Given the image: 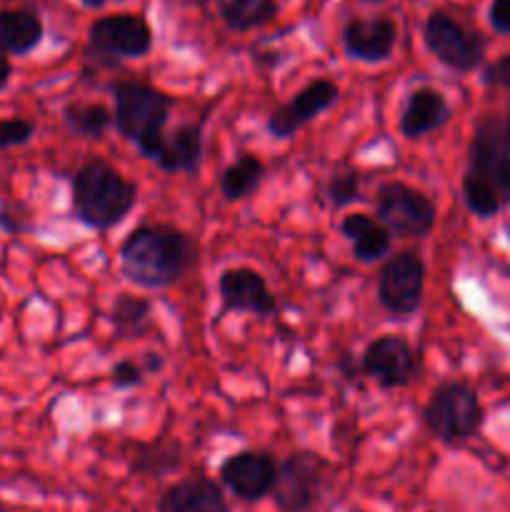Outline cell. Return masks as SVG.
<instances>
[{
	"instance_id": "obj_13",
	"label": "cell",
	"mask_w": 510,
	"mask_h": 512,
	"mask_svg": "<svg viewBox=\"0 0 510 512\" xmlns=\"http://www.w3.org/2000/svg\"><path fill=\"white\" fill-rule=\"evenodd\" d=\"M218 293L223 308L230 313H250L268 318L278 310V300L270 293L268 283L253 268H228L218 278Z\"/></svg>"
},
{
	"instance_id": "obj_17",
	"label": "cell",
	"mask_w": 510,
	"mask_h": 512,
	"mask_svg": "<svg viewBox=\"0 0 510 512\" xmlns=\"http://www.w3.org/2000/svg\"><path fill=\"white\" fill-rule=\"evenodd\" d=\"M158 512H230L223 490L208 478L180 480L163 493Z\"/></svg>"
},
{
	"instance_id": "obj_16",
	"label": "cell",
	"mask_w": 510,
	"mask_h": 512,
	"mask_svg": "<svg viewBox=\"0 0 510 512\" xmlns=\"http://www.w3.org/2000/svg\"><path fill=\"white\" fill-rule=\"evenodd\" d=\"M450 120V105L445 95L435 88H418L408 95L403 115H400V133L410 140L435 133Z\"/></svg>"
},
{
	"instance_id": "obj_8",
	"label": "cell",
	"mask_w": 510,
	"mask_h": 512,
	"mask_svg": "<svg viewBox=\"0 0 510 512\" xmlns=\"http://www.w3.org/2000/svg\"><path fill=\"white\" fill-rule=\"evenodd\" d=\"M425 263L413 250L393 255L378 275V300L393 318L415 315L423 303Z\"/></svg>"
},
{
	"instance_id": "obj_32",
	"label": "cell",
	"mask_w": 510,
	"mask_h": 512,
	"mask_svg": "<svg viewBox=\"0 0 510 512\" xmlns=\"http://www.w3.org/2000/svg\"><path fill=\"white\" fill-rule=\"evenodd\" d=\"M85 5H90V8H100V5H105V3H110V0H83Z\"/></svg>"
},
{
	"instance_id": "obj_19",
	"label": "cell",
	"mask_w": 510,
	"mask_h": 512,
	"mask_svg": "<svg viewBox=\"0 0 510 512\" xmlns=\"http://www.w3.org/2000/svg\"><path fill=\"white\" fill-rule=\"evenodd\" d=\"M203 158V130L200 125H180L165 135L155 163L165 173H195Z\"/></svg>"
},
{
	"instance_id": "obj_6",
	"label": "cell",
	"mask_w": 510,
	"mask_h": 512,
	"mask_svg": "<svg viewBox=\"0 0 510 512\" xmlns=\"http://www.w3.org/2000/svg\"><path fill=\"white\" fill-rule=\"evenodd\" d=\"M375 215L398 238H425L435 228V205L405 183H383L375 193Z\"/></svg>"
},
{
	"instance_id": "obj_28",
	"label": "cell",
	"mask_w": 510,
	"mask_h": 512,
	"mask_svg": "<svg viewBox=\"0 0 510 512\" xmlns=\"http://www.w3.org/2000/svg\"><path fill=\"white\" fill-rule=\"evenodd\" d=\"M483 85L485 88H510V53L485 65Z\"/></svg>"
},
{
	"instance_id": "obj_12",
	"label": "cell",
	"mask_w": 510,
	"mask_h": 512,
	"mask_svg": "<svg viewBox=\"0 0 510 512\" xmlns=\"http://www.w3.org/2000/svg\"><path fill=\"white\" fill-rule=\"evenodd\" d=\"M275 473H278L275 460L268 453H258V450L235 453L220 465L223 483L228 485L235 498L245 500V503L265 498L273 490Z\"/></svg>"
},
{
	"instance_id": "obj_2",
	"label": "cell",
	"mask_w": 510,
	"mask_h": 512,
	"mask_svg": "<svg viewBox=\"0 0 510 512\" xmlns=\"http://www.w3.org/2000/svg\"><path fill=\"white\" fill-rule=\"evenodd\" d=\"M138 203V185L105 160L93 158L73 178V213L93 230L115 228Z\"/></svg>"
},
{
	"instance_id": "obj_5",
	"label": "cell",
	"mask_w": 510,
	"mask_h": 512,
	"mask_svg": "<svg viewBox=\"0 0 510 512\" xmlns=\"http://www.w3.org/2000/svg\"><path fill=\"white\" fill-rule=\"evenodd\" d=\"M465 173L488 185L498 195L500 205L510 208V140L505 133L503 118L485 115L478 120L468 148V170Z\"/></svg>"
},
{
	"instance_id": "obj_7",
	"label": "cell",
	"mask_w": 510,
	"mask_h": 512,
	"mask_svg": "<svg viewBox=\"0 0 510 512\" xmlns=\"http://www.w3.org/2000/svg\"><path fill=\"white\" fill-rule=\"evenodd\" d=\"M425 45L430 53L455 73H473L485 60V40L475 30L463 28L443 10L425 20Z\"/></svg>"
},
{
	"instance_id": "obj_29",
	"label": "cell",
	"mask_w": 510,
	"mask_h": 512,
	"mask_svg": "<svg viewBox=\"0 0 510 512\" xmlns=\"http://www.w3.org/2000/svg\"><path fill=\"white\" fill-rule=\"evenodd\" d=\"M488 18L495 33L510 35V0H493Z\"/></svg>"
},
{
	"instance_id": "obj_1",
	"label": "cell",
	"mask_w": 510,
	"mask_h": 512,
	"mask_svg": "<svg viewBox=\"0 0 510 512\" xmlns=\"http://www.w3.org/2000/svg\"><path fill=\"white\" fill-rule=\"evenodd\" d=\"M198 263V245L173 225L135 228L120 245V270L140 288H168Z\"/></svg>"
},
{
	"instance_id": "obj_30",
	"label": "cell",
	"mask_w": 510,
	"mask_h": 512,
	"mask_svg": "<svg viewBox=\"0 0 510 512\" xmlns=\"http://www.w3.org/2000/svg\"><path fill=\"white\" fill-rule=\"evenodd\" d=\"M140 365H143L145 373H158V370L163 368V358H160L158 353H148V355H145V360H143V363H140Z\"/></svg>"
},
{
	"instance_id": "obj_20",
	"label": "cell",
	"mask_w": 510,
	"mask_h": 512,
	"mask_svg": "<svg viewBox=\"0 0 510 512\" xmlns=\"http://www.w3.org/2000/svg\"><path fill=\"white\" fill-rule=\"evenodd\" d=\"M43 38V23L30 10H0V53H30Z\"/></svg>"
},
{
	"instance_id": "obj_31",
	"label": "cell",
	"mask_w": 510,
	"mask_h": 512,
	"mask_svg": "<svg viewBox=\"0 0 510 512\" xmlns=\"http://www.w3.org/2000/svg\"><path fill=\"white\" fill-rule=\"evenodd\" d=\"M10 60L5 58L3 53H0V90L5 88V85H8V80H10Z\"/></svg>"
},
{
	"instance_id": "obj_26",
	"label": "cell",
	"mask_w": 510,
	"mask_h": 512,
	"mask_svg": "<svg viewBox=\"0 0 510 512\" xmlns=\"http://www.w3.org/2000/svg\"><path fill=\"white\" fill-rule=\"evenodd\" d=\"M33 138V123L25 118H3L0 120V150L15 148Z\"/></svg>"
},
{
	"instance_id": "obj_21",
	"label": "cell",
	"mask_w": 510,
	"mask_h": 512,
	"mask_svg": "<svg viewBox=\"0 0 510 512\" xmlns=\"http://www.w3.org/2000/svg\"><path fill=\"white\" fill-rule=\"evenodd\" d=\"M153 305L150 300L140 298V295L120 293L115 298L113 310H110V323L115 328V338L133 340L143 338L150 328H153Z\"/></svg>"
},
{
	"instance_id": "obj_11",
	"label": "cell",
	"mask_w": 510,
	"mask_h": 512,
	"mask_svg": "<svg viewBox=\"0 0 510 512\" xmlns=\"http://www.w3.org/2000/svg\"><path fill=\"white\" fill-rule=\"evenodd\" d=\"M338 100V85L328 78L313 80V83L305 85L303 90L290 98V103L280 105L270 113L268 118V133L275 140H288L303 128L305 123H310L313 118H318L320 113L330 108V105Z\"/></svg>"
},
{
	"instance_id": "obj_3",
	"label": "cell",
	"mask_w": 510,
	"mask_h": 512,
	"mask_svg": "<svg viewBox=\"0 0 510 512\" xmlns=\"http://www.w3.org/2000/svg\"><path fill=\"white\" fill-rule=\"evenodd\" d=\"M115 113L113 123L123 138L133 140L140 155L155 160L163 143L165 123H168L173 98L148 83L123 80L115 83Z\"/></svg>"
},
{
	"instance_id": "obj_4",
	"label": "cell",
	"mask_w": 510,
	"mask_h": 512,
	"mask_svg": "<svg viewBox=\"0 0 510 512\" xmlns=\"http://www.w3.org/2000/svg\"><path fill=\"white\" fill-rule=\"evenodd\" d=\"M425 428L440 443H463L483 428V405L465 383H443L433 390L423 410Z\"/></svg>"
},
{
	"instance_id": "obj_14",
	"label": "cell",
	"mask_w": 510,
	"mask_h": 512,
	"mask_svg": "<svg viewBox=\"0 0 510 512\" xmlns=\"http://www.w3.org/2000/svg\"><path fill=\"white\" fill-rule=\"evenodd\" d=\"M90 43L103 53L140 58L153 45V33L140 15H108L90 25Z\"/></svg>"
},
{
	"instance_id": "obj_18",
	"label": "cell",
	"mask_w": 510,
	"mask_h": 512,
	"mask_svg": "<svg viewBox=\"0 0 510 512\" xmlns=\"http://www.w3.org/2000/svg\"><path fill=\"white\" fill-rule=\"evenodd\" d=\"M340 230L350 240L355 260L360 263H378L390 253L393 235L378 218H370L365 213H350L340 223Z\"/></svg>"
},
{
	"instance_id": "obj_27",
	"label": "cell",
	"mask_w": 510,
	"mask_h": 512,
	"mask_svg": "<svg viewBox=\"0 0 510 512\" xmlns=\"http://www.w3.org/2000/svg\"><path fill=\"white\" fill-rule=\"evenodd\" d=\"M113 385L118 390H130V388H138L145 378V370L143 365L135 363V360H120V363L113 365Z\"/></svg>"
},
{
	"instance_id": "obj_24",
	"label": "cell",
	"mask_w": 510,
	"mask_h": 512,
	"mask_svg": "<svg viewBox=\"0 0 510 512\" xmlns=\"http://www.w3.org/2000/svg\"><path fill=\"white\" fill-rule=\"evenodd\" d=\"M63 118L65 125L83 138H100L113 125V113L103 103H70Z\"/></svg>"
},
{
	"instance_id": "obj_33",
	"label": "cell",
	"mask_w": 510,
	"mask_h": 512,
	"mask_svg": "<svg viewBox=\"0 0 510 512\" xmlns=\"http://www.w3.org/2000/svg\"><path fill=\"white\" fill-rule=\"evenodd\" d=\"M505 133H508V140H510V115L505 118Z\"/></svg>"
},
{
	"instance_id": "obj_10",
	"label": "cell",
	"mask_w": 510,
	"mask_h": 512,
	"mask_svg": "<svg viewBox=\"0 0 510 512\" xmlns=\"http://www.w3.org/2000/svg\"><path fill=\"white\" fill-rule=\"evenodd\" d=\"M360 368L380 388H403L418 373V353L400 335H380L365 348Z\"/></svg>"
},
{
	"instance_id": "obj_22",
	"label": "cell",
	"mask_w": 510,
	"mask_h": 512,
	"mask_svg": "<svg viewBox=\"0 0 510 512\" xmlns=\"http://www.w3.org/2000/svg\"><path fill=\"white\" fill-rule=\"evenodd\" d=\"M265 168L260 163L258 155L253 153H240L235 163H230L228 168L220 175V193L228 200H243L253 193L255 188L263 180Z\"/></svg>"
},
{
	"instance_id": "obj_23",
	"label": "cell",
	"mask_w": 510,
	"mask_h": 512,
	"mask_svg": "<svg viewBox=\"0 0 510 512\" xmlns=\"http://www.w3.org/2000/svg\"><path fill=\"white\" fill-rule=\"evenodd\" d=\"M220 13L228 28L250 30L273 20L278 5L275 0H220Z\"/></svg>"
},
{
	"instance_id": "obj_15",
	"label": "cell",
	"mask_w": 510,
	"mask_h": 512,
	"mask_svg": "<svg viewBox=\"0 0 510 512\" xmlns=\"http://www.w3.org/2000/svg\"><path fill=\"white\" fill-rule=\"evenodd\" d=\"M395 38H398V30L388 18H355L343 28L345 50L350 58L363 60V63H380V60L390 58Z\"/></svg>"
},
{
	"instance_id": "obj_25",
	"label": "cell",
	"mask_w": 510,
	"mask_h": 512,
	"mask_svg": "<svg viewBox=\"0 0 510 512\" xmlns=\"http://www.w3.org/2000/svg\"><path fill=\"white\" fill-rule=\"evenodd\" d=\"M360 178L358 170H338L330 175L328 180V198L335 208H345V205L360 200Z\"/></svg>"
},
{
	"instance_id": "obj_9",
	"label": "cell",
	"mask_w": 510,
	"mask_h": 512,
	"mask_svg": "<svg viewBox=\"0 0 510 512\" xmlns=\"http://www.w3.org/2000/svg\"><path fill=\"white\" fill-rule=\"evenodd\" d=\"M323 460L313 453H295L278 465L273 498L283 512H308L323 488Z\"/></svg>"
}]
</instances>
